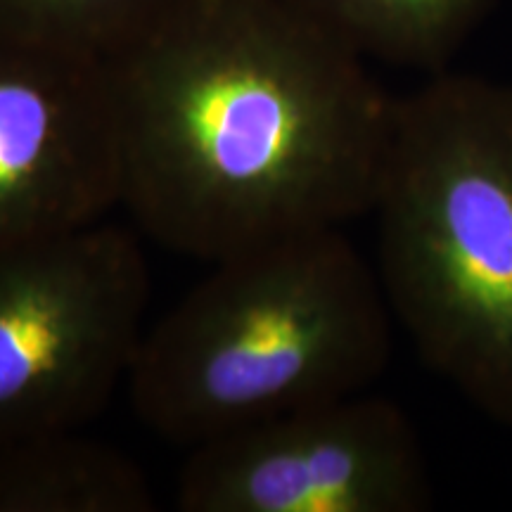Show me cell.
Masks as SVG:
<instances>
[{
    "label": "cell",
    "mask_w": 512,
    "mask_h": 512,
    "mask_svg": "<svg viewBox=\"0 0 512 512\" xmlns=\"http://www.w3.org/2000/svg\"><path fill=\"white\" fill-rule=\"evenodd\" d=\"M110 64L119 207L157 245L219 264L373 211L394 98L287 0H178Z\"/></svg>",
    "instance_id": "cell-1"
},
{
    "label": "cell",
    "mask_w": 512,
    "mask_h": 512,
    "mask_svg": "<svg viewBox=\"0 0 512 512\" xmlns=\"http://www.w3.org/2000/svg\"><path fill=\"white\" fill-rule=\"evenodd\" d=\"M150 325L128 375L133 411L192 448L368 392L389 366L394 316L344 228L235 254Z\"/></svg>",
    "instance_id": "cell-2"
},
{
    "label": "cell",
    "mask_w": 512,
    "mask_h": 512,
    "mask_svg": "<svg viewBox=\"0 0 512 512\" xmlns=\"http://www.w3.org/2000/svg\"><path fill=\"white\" fill-rule=\"evenodd\" d=\"M370 214L394 323L512 430V83L451 67L394 98Z\"/></svg>",
    "instance_id": "cell-3"
},
{
    "label": "cell",
    "mask_w": 512,
    "mask_h": 512,
    "mask_svg": "<svg viewBox=\"0 0 512 512\" xmlns=\"http://www.w3.org/2000/svg\"><path fill=\"white\" fill-rule=\"evenodd\" d=\"M150 268L107 219L0 247V444L83 430L128 382Z\"/></svg>",
    "instance_id": "cell-4"
},
{
    "label": "cell",
    "mask_w": 512,
    "mask_h": 512,
    "mask_svg": "<svg viewBox=\"0 0 512 512\" xmlns=\"http://www.w3.org/2000/svg\"><path fill=\"white\" fill-rule=\"evenodd\" d=\"M183 512H422L430 465L406 411L358 392L188 448Z\"/></svg>",
    "instance_id": "cell-5"
},
{
    "label": "cell",
    "mask_w": 512,
    "mask_h": 512,
    "mask_svg": "<svg viewBox=\"0 0 512 512\" xmlns=\"http://www.w3.org/2000/svg\"><path fill=\"white\" fill-rule=\"evenodd\" d=\"M119 200L112 64L0 24V247L102 221Z\"/></svg>",
    "instance_id": "cell-6"
},
{
    "label": "cell",
    "mask_w": 512,
    "mask_h": 512,
    "mask_svg": "<svg viewBox=\"0 0 512 512\" xmlns=\"http://www.w3.org/2000/svg\"><path fill=\"white\" fill-rule=\"evenodd\" d=\"M150 477L128 453L81 430L0 444V512H152Z\"/></svg>",
    "instance_id": "cell-7"
},
{
    "label": "cell",
    "mask_w": 512,
    "mask_h": 512,
    "mask_svg": "<svg viewBox=\"0 0 512 512\" xmlns=\"http://www.w3.org/2000/svg\"><path fill=\"white\" fill-rule=\"evenodd\" d=\"M366 62L451 69L501 0H287Z\"/></svg>",
    "instance_id": "cell-8"
},
{
    "label": "cell",
    "mask_w": 512,
    "mask_h": 512,
    "mask_svg": "<svg viewBox=\"0 0 512 512\" xmlns=\"http://www.w3.org/2000/svg\"><path fill=\"white\" fill-rule=\"evenodd\" d=\"M176 5L178 0H0V24L114 62Z\"/></svg>",
    "instance_id": "cell-9"
}]
</instances>
